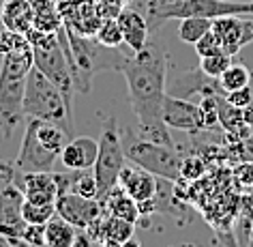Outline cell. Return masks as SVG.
Segmentation results:
<instances>
[{
    "mask_svg": "<svg viewBox=\"0 0 253 247\" xmlns=\"http://www.w3.org/2000/svg\"><path fill=\"white\" fill-rule=\"evenodd\" d=\"M163 123L169 129L191 131V134L206 129L200 103H193V101L180 99V97H172V95H166V101H163Z\"/></svg>",
    "mask_w": 253,
    "mask_h": 247,
    "instance_id": "11",
    "label": "cell"
},
{
    "mask_svg": "<svg viewBox=\"0 0 253 247\" xmlns=\"http://www.w3.org/2000/svg\"><path fill=\"white\" fill-rule=\"evenodd\" d=\"M22 215H24V221H26V224L45 226L56 215V204H35V202H30V200H24Z\"/></svg>",
    "mask_w": 253,
    "mask_h": 247,
    "instance_id": "25",
    "label": "cell"
},
{
    "mask_svg": "<svg viewBox=\"0 0 253 247\" xmlns=\"http://www.w3.org/2000/svg\"><path fill=\"white\" fill-rule=\"evenodd\" d=\"M232 65V56L225 54V52H217V54H208V56H202L200 58V69L204 71L206 75L219 80V75L225 71L227 67Z\"/></svg>",
    "mask_w": 253,
    "mask_h": 247,
    "instance_id": "27",
    "label": "cell"
},
{
    "mask_svg": "<svg viewBox=\"0 0 253 247\" xmlns=\"http://www.w3.org/2000/svg\"><path fill=\"white\" fill-rule=\"evenodd\" d=\"M0 17L2 24L11 33H26L28 28H33V7L30 0H4L2 9H0Z\"/></svg>",
    "mask_w": 253,
    "mask_h": 247,
    "instance_id": "17",
    "label": "cell"
},
{
    "mask_svg": "<svg viewBox=\"0 0 253 247\" xmlns=\"http://www.w3.org/2000/svg\"><path fill=\"white\" fill-rule=\"evenodd\" d=\"M75 234H78V228L54 215L45 224V247H73Z\"/></svg>",
    "mask_w": 253,
    "mask_h": 247,
    "instance_id": "20",
    "label": "cell"
},
{
    "mask_svg": "<svg viewBox=\"0 0 253 247\" xmlns=\"http://www.w3.org/2000/svg\"><path fill=\"white\" fill-rule=\"evenodd\" d=\"M60 153H56L47 147L45 142L37 136L35 123L33 118H28L26 123V131L22 138V147L20 153L15 157V168L20 174H30V172H52L56 157Z\"/></svg>",
    "mask_w": 253,
    "mask_h": 247,
    "instance_id": "8",
    "label": "cell"
},
{
    "mask_svg": "<svg viewBox=\"0 0 253 247\" xmlns=\"http://www.w3.org/2000/svg\"><path fill=\"white\" fill-rule=\"evenodd\" d=\"M249 84H251V71L243 62H232V65L219 75V86L223 93L238 91V88H245Z\"/></svg>",
    "mask_w": 253,
    "mask_h": 247,
    "instance_id": "21",
    "label": "cell"
},
{
    "mask_svg": "<svg viewBox=\"0 0 253 247\" xmlns=\"http://www.w3.org/2000/svg\"><path fill=\"white\" fill-rule=\"evenodd\" d=\"M123 147H125L126 161L148 170L155 176H159V179H168L172 183L182 179V159L169 144L153 142L142 136L135 138L131 129H125Z\"/></svg>",
    "mask_w": 253,
    "mask_h": 247,
    "instance_id": "3",
    "label": "cell"
},
{
    "mask_svg": "<svg viewBox=\"0 0 253 247\" xmlns=\"http://www.w3.org/2000/svg\"><path fill=\"white\" fill-rule=\"evenodd\" d=\"M180 2V0H146V11H153V9H166V7H172V4Z\"/></svg>",
    "mask_w": 253,
    "mask_h": 247,
    "instance_id": "34",
    "label": "cell"
},
{
    "mask_svg": "<svg viewBox=\"0 0 253 247\" xmlns=\"http://www.w3.org/2000/svg\"><path fill=\"white\" fill-rule=\"evenodd\" d=\"M20 187L26 200L35 202V204H56L58 198V183L54 179L52 172H30L17 176Z\"/></svg>",
    "mask_w": 253,
    "mask_h": 247,
    "instance_id": "13",
    "label": "cell"
},
{
    "mask_svg": "<svg viewBox=\"0 0 253 247\" xmlns=\"http://www.w3.org/2000/svg\"><path fill=\"white\" fill-rule=\"evenodd\" d=\"M195 52L202 58V56H208V54H217V52H223V48H221V39L217 37V33L211 28L208 33L202 37V39L195 43Z\"/></svg>",
    "mask_w": 253,
    "mask_h": 247,
    "instance_id": "28",
    "label": "cell"
},
{
    "mask_svg": "<svg viewBox=\"0 0 253 247\" xmlns=\"http://www.w3.org/2000/svg\"><path fill=\"white\" fill-rule=\"evenodd\" d=\"M116 2H118V4H123V7H129V4L133 2V0H116Z\"/></svg>",
    "mask_w": 253,
    "mask_h": 247,
    "instance_id": "36",
    "label": "cell"
},
{
    "mask_svg": "<svg viewBox=\"0 0 253 247\" xmlns=\"http://www.w3.org/2000/svg\"><path fill=\"white\" fill-rule=\"evenodd\" d=\"M253 43V17H243V35H240V48Z\"/></svg>",
    "mask_w": 253,
    "mask_h": 247,
    "instance_id": "33",
    "label": "cell"
},
{
    "mask_svg": "<svg viewBox=\"0 0 253 247\" xmlns=\"http://www.w3.org/2000/svg\"><path fill=\"white\" fill-rule=\"evenodd\" d=\"M97 155H99V142L88 136H78L65 144L60 159L67 170H88L94 166Z\"/></svg>",
    "mask_w": 253,
    "mask_h": 247,
    "instance_id": "15",
    "label": "cell"
},
{
    "mask_svg": "<svg viewBox=\"0 0 253 247\" xmlns=\"http://www.w3.org/2000/svg\"><path fill=\"white\" fill-rule=\"evenodd\" d=\"M120 247H140V243H137L135 239H129V241H125V243L120 245Z\"/></svg>",
    "mask_w": 253,
    "mask_h": 247,
    "instance_id": "35",
    "label": "cell"
},
{
    "mask_svg": "<svg viewBox=\"0 0 253 247\" xmlns=\"http://www.w3.org/2000/svg\"><path fill=\"white\" fill-rule=\"evenodd\" d=\"M169 56L163 48L146 46L133 56H126L120 73L125 75L129 101L133 107L142 138L174 147L169 127L163 123V101H166Z\"/></svg>",
    "mask_w": 253,
    "mask_h": 247,
    "instance_id": "1",
    "label": "cell"
},
{
    "mask_svg": "<svg viewBox=\"0 0 253 247\" xmlns=\"http://www.w3.org/2000/svg\"><path fill=\"white\" fill-rule=\"evenodd\" d=\"M15 161H2L0 163V237H7L13 241H22L26 221L22 215L24 196L20 181H17Z\"/></svg>",
    "mask_w": 253,
    "mask_h": 247,
    "instance_id": "6",
    "label": "cell"
},
{
    "mask_svg": "<svg viewBox=\"0 0 253 247\" xmlns=\"http://www.w3.org/2000/svg\"><path fill=\"white\" fill-rule=\"evenodd\" d=\"M101 206H103L107 211V215H112V217H120V219H126V221H133V224H137V219H140L137 202L120 185H116L103 200H101Z\"/></svg>",
    "mask_w": 253,
    "mask_h": 247,
    "instance_id": "19",
    "label": "cell"
},
{
    "mask_svg": "<svg viewBox=\"0 0 253 247\" xmlns=\"http://www.w3.org/2000/svg\"><path fill=\"white\" fill-rule=\"evenodd\" d=\"M211 28H212V20H206V17H182L178 26V39L182 43L195 46Z\"/></svg>",
    "mask_w": 253,
    "mask_h": 247,
    "instance_id": "22",
    "label": "cell"
},
{
    "mask_svg": "<svg viewBox=\"0 0 253 247\" xmlns=\"http://www.w3.org/2000/svg\"><path fill=\"white\" fill-rule=\"evenodd\" d=\"M33 56H35V67L39 69L52 84H56V88H58V91L62 93V97H65L67 105L73 110L75 86H73L71 71H69L65 52H62L56 33L47 35L41 43H37V46L33 48Z\"/></svg>",
    "mask_w": 253,
    "mask_h": 247,
    "instance_id": "7",
    "label": "cell"
},
{
    "mask_svg": "<svg viewBox=\"0 0 253 247\" xmlns=\"http://www.w3.org/2000/svg\"><path fill=\"white\" fill-rule=\"evenodd\" d=\"M24 88L26 78H4L0 75V134L4 140L13 136L24 114Z\"/></svg>",
    "mask_w": 253,
    "mask_h": 247,
    "instance_id": "9",
    "label": "cell"
},
{
    "mask_svg": "<svg viewBox=\"0 0 253 247\" xmlns=\"http://www.w3.org/2000/svg\"><path fill=\"white\" fill-rule=\"evenodd\" d=\"M126 166V155L123 147V136H120L118 123L114 116H107L103 127H101L99 138V155L94 161V176H97V187H99V202L118 185L120 172Z\"/></svg>",
    "mask_w": 253,
    "mask_h": 247,
    "instance_id": "5",
    "label": "cell"
},
{
    "mask_svg": "<svg viewBox=\"0 0 253 247\" xmlns=\"http://www.w3.org/2000/svg\"><path fill=\"white\" fill-rule=\"evenodd\" d=\"M223 15H253V0H180L166 9L146 11V20L150 30H159L163 22L182 20V17H206L217 20Z\"/></svg>",
    "mask_w": 253,
    "mask_h": 247,
    "instance_id": "4",
    "label": "cell"
},
{
    "mask_svg": "<svg viewBox=\"0 0 253 247\" xmlns=\"http://www.w3.org/2000/svg\"><path fill=\"white\" fill-rule=\"evenodd\" d=\"M101 213H103V206L97 198H84L73 192L60 194L56 198V215L80 230H86L88 224L97 219Z\"/></svg>",
    "mask_w": 253,
    "mask_h": 247,
    "instance_id": "10",
    "label": "cell"
},
{
    "mask_svg": "<svg viewBox=\"0 0 253 247\" xmlns=\"http://www.w3.org/2000/svg\"><path fill=\"white\" fill-rule=\"evenodd\" d=\"M94 39H97L101 46L114 48V49H118L123 46L125 37H123V28H120V24H118V17H105V20L101 22Z\"/></svg>",
    "mask_w": 253,
    "mask_h": 247,
    "instance_id": "24",
    "label": "cell"
},
{
    "mask_svg": "<svg viewBox=\"0 0 253 247\" xmlns=\"http://www.w3.org/2000/svg\"><path fill=\"white\" fill-rule=\"evenodd\" d=\"M118 24L123 28V37H125V43L129 46V49L140 52L148 46V33H150V26H148V20L142 11H135V9H123L118 15Z\"/></svg>",
    "mask_w": 253,
    "mask_h": 247,
    "instance_id": "16",
    "label": "cell"
},
{
    "mask_svg": "<svg viewBox=\"0 0 253 247\" xmlns=\"http://www.w3.org/2000/svg\"><path fill=\"white\" fill-rule=\"evenodd\" d=\"M225 101L230 103L232 107H238V110H247L253 101V91L251 86H245V88H238V91H232V93H225Z\"/></svg>",
    "mask_w": 253,
    "mask_h": 247,
    "instance_id": "29",
    "label": "cell"
},
{
    "mask_svg": "<svg viewBox=\"0 0 253 247\" xmlns=\"http://www.w3.org/2000/svg\"><path fill=\"white\" fill-rule=\"evenodd\" d=\"M157 183H159V176H155L153 172H148V170L135 166V163L125 166L123 172H120V179H118V185L123 187L135 202L155 198Z\"/></svg>",
    "mask_w": 253,
    "mask_h": 247,
    "instance_id": "14",
    "label": "cell"
},
{
    "mask_svg": "<svg viewBox=\"0 0 253 247\" xmlns=\"http://www.w3.org/2000/svg\"><path fill=\"white\" fill-rule=\"evenodd\" d=\"M236 181L243 187H253V163H243L236 168Z\"/></svg>",
    "mask_w": 253,
    "mask_h": 247,
    "instance_id": "32",
    "label": "cell"
},
{
    "mask_svg": "<svg viewBox=\"0 0 253 247\" xmlns=\"http://www.w3.org/2000/svg\"><path fill=\"white\" fill-rule=\"evenodd\" d=\"M22 241L30 247H45V226H33L28 224L24 230Z\"/></svg>",
    "mask_w": 253,
    "mask_h": 247,
    "instance_id": "30",
    "label": "cell"
},
{
    "mask_svg": "<svg viewBox=\"0 0 253 247\" xmlns=\"http://www.w3.org/2000/svg\"><path fill=\"white\" fill-rule=\"evenodd\" d=\"M69 192L80 194L84 198H99V187H97V176H94V170H73L71 176V187Z\"/></svg>",
    "mask_w": 253,
    "mask_h": 247,
    "instance_id": "23",
    "label": "cell"
},
{
    "mask_svg": "<svg viewBox=\"0 0 253 247\" xmlns=\"http://www.w3.org/2000/svg\"><path fill=\"white\" fill-rule=\"evenodd\" d=\"M166 91H168V95L180 97V99H189L195 93L204 95V97H219V95L223 93L219 86V80L206 75L200 67L189 69V71L174 73V78L169 80V84H166Z\"/></svg>",
    "mask_w": 253,
    "mask_h": 247,
    "instance_id": "12",
    "label": "cell"
},
{
    "mask_svg": "<svg viewBox=\"0 0 253 247\" xmlns=\"http://www.w3.org/2000/svg\"><path fill=\"white\" fill-rule=\"evenodd\" d=\"M204 161L198 159V157H189V159L182 161V179H198V176L204 174Z\"/></svg>",
    "mask_w": 253,
    "mask_h": 247,
    "instance_id": "31",
    "label": "cell"
},
{
    "mask_svg": "<svg viewBox=\"0 0 253 247\" xmlns=\"http://www.w3.org/2000/svg\"><path fill=\"white\" fill-rule=\"evenodd\" d=\"M212 30L221 39V48L225 54L236 56L240 49V35H243V17L240 15H223L212 20Z\"/></svg>",
    "mask_w": 253,
    "mask_h": 247,
    "instance_id": "18",
    "label": "cell"
},
{
    "mask_svg": "<svg viewBox=\"0 0 253 247\" xmlns=\"http://www.w3.org/2000/svg\"><path fill=\"white\" fill-rule=\"evenodd\" d=\"M133 234H135V224H133V221H126V219H120V217H112V215H107V217H105V239L125 243V241L133 239Z\"/></svg>",
    "mask_w": 253,
    "mask_h": 247,
    "instance_id": "26",
    "label": "cell"
},
{
    "mask_svg": "<svg viewBox=\"0 0 253 247\" xmlns=\"http://www.w3.org/2000/svg\"><path fill=\"white\" fill-rule=\"evenodd\" d=\"M24 114L28 118H39L47 123L58 125L65 129L67 136H75L73 110L67 105L62 93L52 84L39 69L33 67L26 75V88H24Z\"/></svg>",
    "mask_w": 253,
    "mask_h": 247,
    "instance_id": "2",
    "label": "cell"
}]
</instances>
